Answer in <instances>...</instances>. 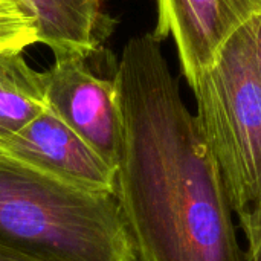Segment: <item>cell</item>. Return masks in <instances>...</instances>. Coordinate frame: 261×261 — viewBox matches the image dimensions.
<instances>
[{
    "instance_id": "6da1fadb",
    "label": "cell",
    "mask_w": 261,
    "mask_h": 261,
    "mask_svg": "<svg viewBox=\"0 0 261 261\" xmlns=\"http://www.w3.org/2000/svg\"><path fill=\"white\" fill-rule=\"evenodd\" d=\"M161 43L153 32L130 38L113 76L115 196L138 261H243L222 173Z\"/></svg>"
},
{
    "instance_id": "7a4b0ae2",
    "label": "cell",
    "mask_w": 261,
    "mask_h": 261,
    "mask_svg": "<svg viewBox=\"0 0 261 261\" xmlns=\"http://www.w3.org/2000/svg\"><path fill=\"white\" fill-rule=\"evenodd\" d=\"M0 243L46 261H138L115 194L69 187L3 154Z\"/></svg>"
},
{
    "instance_id": "3957f363",
    "label": "cell",
    "mask_w": 261,
    "mask_h": 261,
    "mask_svg": "<svg viewBox=\"0 0 261 261\" xmlns=\"http://www.w3.org/2000/svg\"><path fill=\"white\" fill-rule=\"evenodd\" d=\"M257 18L226 43L193 89L196 118L237 219L261 210V78Z\"/></svg>"
},
{
    "instance_id": "277c9868",
    "label": "cell",
    "mask_w": 261,
    "mask_h": 261,
    "mask_svg": "<svg viewBox=\"0 0 261 261\" xmlns=\"http://www.w3.org/2000/svg\"><path fill=\"white\" fill-rule=\"evenodd\" d=\"M47 106L107 164L118 168L122 119L113 80L90 72L76 55H57L44 72Z\"/></svg>"
},
{
    "instance_id": "5b68a950",
    "label": "cell",
    "mask_w": 261,
    "mask_h": 261,
    "mask_svg": "<svg viewBox=\"0 0 261 261\" xmlns=\"http://www.w3.org/2000/svg\"><path fill=\"white\" fill-rule=\"evenodd\" d=\"M0 154L69 187L115 194L116 168L107 164L49 106L26 127L3 141Z\"/></svg>"
},
{
    "instance_id": "8992f818",
    "label": "cell",
    "mask_w": 261,
    "mask_h": 261,
    "mask_svg": "<svg viewBox=\"0 0 261 261\" xmlns=\"http://www.w3.org/2000/svg\"><path fill=\"white\" fill-rule=\"evenodd\" d=\"M261 17V0H158V40L171 37L191 87L217 61L226 43Z\"/></svg>"
},
{
    "instance_id": "52a82bcc",
    "label": "cell",
    "mask_w": 261,
    "mask_h": 261,
    "mask_svg": "<svg viewBox=\"0 0 261 261\" xmlns=\"http://www.w3.org/2000/svg\"><path fill=\"white\" fill-rule=\"evenodd\" d=\"M35 21L38 43L54 55L84 60L99 52L116 21L106 0H18Z\"/></svg>"
},
{
    "instance_id": "ba28073f",
    "label": "cell",
    "mask_w": 261,
    "mask_h": 261,
    "mask_svg": "<svg viewBox=\"0 0 261 261\" xmlns=\"http://www.w3.org/2000/svg\"><path fill=\"white\" fill-rule=\"evenodd\" d=\"M47 107L44 72L32 69L23 52L0 54V144Z\"/></svg>"
},
{
    "instance_id": "9c48e42d",
    "label": "cell",
    "mask_w": 261,
    "mask_h": 261,
    "mask_svg": "<svg viewBox=\"0 0 261 261\" xmlns=\"http://www.w3.org/2000/svg\"><path fill=\"white\" fill-rule=\"evenodd\" d=\"M38 43L35 21L18 0H0V54L23 52Z\"/></svg>"
},
{
    "instance_id": "30bf717a",
    "label": "cell",
    "mask_w": 261,
    "mask_h": 261,
    "mask_svg": "<svg viewBox=\"0 0 261 261\" xmlns=\"http://www.w3.org/2000/svg\"><path fill=\"white\" fill-rule=\"evenodd\" d=\"M239 222L246 240V261H261V210L240 217Z\"/></svg>"
},
{
    "instance_id": "8fae6325",
    "label": "cell",
    "mask_w": 261,
    "mask_h": 261,
    "mask_svg": "<svg viewBox=\"0 0 261 261\" xmlns=\"http://www.w3.org/2000/svg\"><path fill=\"white\" fill-rule=\"evenodd\" d=\"M0 261H46L43 258H38L29 252L6 246L0 243Z\"/></svg>"
},
{
    "instance_id": "7c38bea8",
    "label": "cell",
    "mask_w": 261,
    "mask_h": 261,
    "mask_svg": "<svg viewBox=\"0 0 261 261\" xmlns=\"http://www.w3.org/2000/svg\"><path fill=\"white\" fill-rule=\"evenodd\" d=\"M255 64L261 78V17L257 18V28H255Z\"/></svg>"
}]
</instances>
